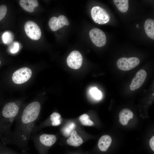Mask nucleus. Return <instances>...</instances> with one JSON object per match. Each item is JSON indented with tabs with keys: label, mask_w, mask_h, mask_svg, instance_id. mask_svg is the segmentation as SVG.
I'll return each instance as SVG.
<instances>
[{
	"label": "nucleus",
	"mask_w": 154,
	"mask_h": 154,
	"mask_svg": "<svg viewBox=\"0 0 154 154\" xmlns=\"http://www.w3.org/2000/svg\"><path fill=\"white\" fill-rule=\"evenodd\" d=\"M40 107V102L36 101L25 107L15 120V128L11 132L9 141L22 146L27 144L38 118Z\"/></svg>",
	"instance_id": "nucleus-1"
},
{
	"label": "nucleus",
	"mask_w": 154,
	"mask_h": 154,
	"mask_svg": "<svg viewBox=\"0 0 154 154\" xmlns=\"http://www.w3.org/2000/svg\"><path fill=\"white\" fill-rule=\"evenodd\" d=\"M21 103L19 101L8 102L5 105L2 110V119L4 120L3 124L5 127L8 139L12 132L10 129L11 127L20 114Z\"/></svg>",
	"instance_id": "nucleus-2"
},
{
	"label": "nucleus",
	"mask_w": 154,
	"mask_h": 154,
	"mask_svg": "<svg viewBox=\"0 0 154 154\" xmlns=\"http://www.w3.org/2000/svg\"><path fill=\"white\" fill-rule=\"evenodd\" d=\"M91 15L94 21L99 24H104L110 21V17L107 11L99 6L93 7L91 10Z\"/></svg>",
	"instance_id": "nucleus-3"
},
{
	"label": "nucleus",
	"mask_w": 154,
	"mask_h": 154,
	"mask_svg": "<svg viewBox=\"0 0 154 154\" xmlns=\"http://www.w3.org/2000/svg\"><path fill=\"white\" fill-rule=\"evenodd\" d=\"M32 74V71L29 68L23 67L14 72L12 76V80L16 84H23L31 78Z\"/></svg>",
	"instance_id": "nucleus-4"
},
{
	"label": "nucleus",
	"mask_w": 154,
	"mask_h": 154,
	"mask_svg": "<svg viewBox=\"0 0 154 154\" xmlns=\"http://www.w3.org/2000/svg\"><path fill=\"white\" fill-rule=\"evenodd\" d=\"M139 62V60L137 58L122 57L117 60L116 64L119 69L123 71H128L137 66Z\"/></svg>",
	"instance_id": "nucleus-5"
},
{
	"label": "nucleus",
	"mask_w": 154,
	"mask_h": 154,
	"mask_svg": "<svg viewBox=\"0 0 154 154\" xmlns=\"http://www.w3.org/2000/svg\"><path fill=\"white\" fill-rule=\"evenodd\" d=\"M24 29L27 35L32 39L37 40L40 38L41 35L40 29L34 21L26 22L24 25Z\"/></svg>",
	"instance_id": "nucleus-6"
},
{
	"label": "nucleus",
	"mask_w": 154,
	"mask_h": 154,
	"mask_svg": "<svg viewBox=\"0 0 154 154\" xmlns=\"http://www.w3.org/2000/svg\"><path fill=\"white\" fill-rule=\"evenodd\" d=\"M89 36L92 42L98 47H102L106 43L105 33L99 29L94 28L91 29L89 32Z\"/></svg>",
	"instance_id": "nucleus-7"
},
{
	"label": "nucleus",
	"mask_w": 154,
	"mask_h": 154,
	"mask_svg": "<svg viewBox=\"0 0 154 154\" xmlns=\"http://www.w3.org/2000/svg\"><path fill=\"white\" fill-rule=\"evenodd\" d=\"M31 138L34 142H39L43 145L46 147H51L56 140L55 135L47 134H43L39 136L34 134L31 136Z\"/></svg>",
	"instance_id": "nucleus-8"
},
{
	"label": "nucleus",
	"mask_w": 154,
	"mask_h": 154,
	"mask_svg": "<svg viewBox=\"0 0 154 154\" xmlns=\"http://www.w3.org/2000/svg\"><path fill=\"white\" fill-rule=\"evenodd\" d=\"M82 60V56L80 53L78 51L74 50L68 56L67 63L70 68L77 69L81 66Z\"/></svg>",
	"instance_id": "nucleus-9"
},
{
	"label": "nucleus",
	"mask_w": 154,
	"mask_h": 154,
	"mask_svg": "<svg viewBox=\"0 0 154 154\" xmlns=\"http://www.w3.org/2000/svg\"><path fill=\"white\" fill-rule=\"evenodd\" d=\"M48 24L50 29L53 31H55L65 25H69V22L65 16L61 15L58 18L55 17H52L49 21Z\"/></svg>",
	"instance_id": "nucleus-10"
},
{
	"label": "nucleus",
	"mask_w": 154,
	"mask_h": 154,
	"mask_svg": "<svg viewBox=\"0 0 154 154\" xmlns=\"http://www.w3.org/2000/svg\"><path fill=\"white\" fill-rule=\"evenodd\" d=\"M147 75V72L145 70L141 69L138 71L132 80L130 86L131 90L133 91L139 88L144 82Z\"/></svg>",
	"instance_id": "nucleus-11"
},
{
	"label": "nucleus",
	"mask_w": 154,
	"mask_h": 154,
	"mask_svg": "<svg viewBox=\"0 0 154 154\" xmlns=\"http://www.w3.org/2000/svg\"><path fill=\"white\" fill-rule=\"evenodd\" d=\"M133 114L129 109L125 108L122 110L119 113V122L123 125H126L129 119L133 118Z\"/></svg>",
	"instance_id": "nucleus-12"
},
{
	"label": "nucleus",
	"mask_w": 154,
	"mask_h": 154,
	"mask_svg": "<svg viewBox=\"0 0 154 154\" xmlns=\"http://www.w3.org/2000/svg\"><path fill=\"white\" fill-rule=\"evenodd\" d=\"M67 143L69 145L77 147L81 145L83 142L81 137L79 135L76 131L73 130L71 132L70 136L67 139Z\"/></svg>",
	"instance_id": "nucleus-13"
},
{
	"label": "nucleus",
	"mask_w": 154,
	"mask_h": 154,
	"mask_svg": "<svg viewBox=\"0 0 154 154\" xmlns=\"http://www.w3.org/2000/svg\"><path fill=\"white\" fill-rule=\"evenodd\" d=\"M112 141V138L110 136L104 135L99 140L98 147L101 151L106 152L110 146Z\"/></svg>",
	"instance_id": "nucleus-14"
},
{
	"label": "nucleus",
	"mask_w": 154,
	"mask_h": 154,
	"mask_svg": "<svg viewBox=\"0 0 154 154\" xmlns=\"http://www.w3.org/2000/svg\"><path fill=\"white\" fill-rule=\"evenodd\" d=\"M19 4L23 9L30 12H33L35 8L38 5V2L36 0H21Z\"/></svg>",
	"instance_id": "nucleus-15"
},
{
	"label": "nucleus",
	"mask_w": 154,
	"mask_h": 154,
	"mask_svg": "<svg viewBox=\"0 0 154 154\" xmlns=\"http://www.w3.org/2000/svg\"><path fill=\"white\" fill-rule=\"evenodd\" d=\"M144 29L148 36L154 39V21L151 19H147L144 23Z\"/></svg>",
	"instance_id": "nucleus-16"
},
{
	"label": "nucleus",
	"mask_w": 154,
	"mask_h": 154,
	"mask_svg": "<svg viewBox=\"0 0 154 154\" xmlns=\"http://www.w3.org/2000/svg\"><path fill=\"white\" fill-rule=\"evenodd\" d=\"M113 1L120 12L125 13L128 10L129 8L128 0H114Z\"/></svg>",
	"instance_id": "nucleus-17"
},
{
	"label": "nucleus",
	"mask_w": 154,
	"mask_h": 154,
	"mask_svg": "<svg viewBox=\"0 0 154 154\" xmlns=\"http://www.w3.org/2000/svg\"><path fill=\"white\" fill-rule=\"evenodd\" d=\"M50 116V120L52 126H58L60 124V119L61 116L59 114L54 112L52 113Z\"/></svg>",
	"instance_id": "nucleus-18"
},
{
	"label": "nucleus",
	"mask_w": 154,
	"mask_h": 154,
	"mask_svg": "<svg viewBox=\"0 0 154 154\" xmlns=\"http://www.w3.org/2000/svg\"><path fill=\"white\" fill-rule=\"evenodd\" d=\"M79 119L82 125L92 126L94 125V122L90 119L89 116L86 114H84L79 117Z\"/></svg>",
	"instance_id": "nucleus-19"
},
{
	"label": "nucleus",
	"mask_w": 154,
	"mask_h": 154,
	"mask_svg": "<svg viewBox=\"0 0 154 154\" xmlns=\"http://www.w3.org/2000/svg\"><path fill=\"white\" fill-rule=\"evenodd\" d=\"M90 92L91 94L95 99L98 100L101 98L102 96V93L100 91L95 88H91Z\"/></svg>",
	"instance_id": "nucleus-20"
},
{
	"label": "nucleus",
	"mask_w": 154,
	"mask_h": 154,
	"mask_svg": "<svg viewBox=\"0 0 154 154\" xmlns=\"http://www.w3.org/2000/svg\"><path fill=\"white\" fill-rule=\"evenodd\" d=\"M7 8L5 5H0V21L5 16L7 12Z\"/></svg>",
	"instance_id": "nucleus-21"
},
{
	"label": "nucleus",
	"mask_w": 154,
	"mask_h": 154,
	"mask_svg": "<svg viewBox=\"0 0 154 154\" xmlns=\"http://www.w3.org/2000/svg\"><path fill=\"white\" fill-rule=\"evenodd\" d=\"M10 36L9 35L8 33H5L3 35L2 39L3 41L5 43H6L8 41L9 39V38Z\"/></svg>",
	"instance_id": "nucleus-22"
},
{
	"label": "nucleus",
	"mask_w": 154,
	"mask_h": 154,
	"mask_svg": "<svg viewBox=\"0 0 154 154\" xmlns=\"http://www.w3.org/2000/svg\"><path fill=\"white\" fill-rule=\"evenodd\" d=\"M150 146L152 150L154 151V136H153L150 139L149 142Z\"/></svg>",
	"instance_id": "nucleus-23"
},
{
	"label": "nucleus",
	"mask_w": 154,
	"mask_h": 154,
	"mask_svg": "<svg viewBox=\"0 0 154 154\" xmlns=\"http://www.w3.org/2000/svg\"><path fill=\"white\" fill-rule=\"evenodd\" d=\"M19 45L18 43H15L14 44L13 48L11 50V52L13 53H14L17 52L19 49Z\"/></svg>",
	"instance_id": "nucleus-24"
},
{
	"label": "nucleus",
	"mask_w": 154,
	"mask_h": 154,
	"mask_svg": "<svg viewBox=\"0 0 154 154\" xmlns=\"http://www.w3.org/2000/svg\"><path fill=\"white\" fill-rule=\"evenodd\" d=\"M136 27L137 28H139V25L138 24H137L136 25Z\"/></svg>",
	"instance_id": "nucleus-25"
},
{
	"label": "nucleus",
	"mask_w": 154,
	"mask_h": 154,
	"mask_svg": "<svg viewBox=\"0 0 154 154\" xmlns=\"http://www.w3.org/2000/svg\"><path fill=\"white\" fill-rule=\"evenodd\" d=\"M1 61H0V64H1Z\"/></svg>",
	"instance_id": "nucleus-26"
}]
</instances>
